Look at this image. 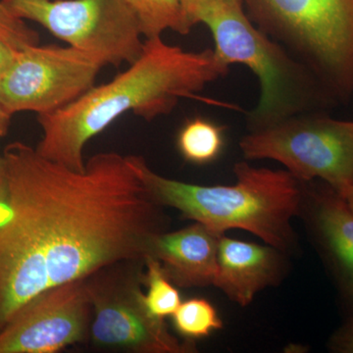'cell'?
Wrapping results in <instances>:
<instances>
[{"label": "cell", "mask_w": 353, "mask_h": 353, "mask_svg": "<svg viewBox=\"0 0 353 353\" xmlns=\"http://www.w3.org/2000/svg\"><path fill=\"white\" fill-rule=\"evenodd\" d=\"M202 23L210 30L215 53L224 63L245 65L259 79V101L248 113L250 131L297 114L312 112L319 101V81L253 24L246 15L243 1L215 7Z\"/></svg>", "instance_id": "obj_4"}, {"label": "cell", "mask_w": 353, "mask_h": 353, "mask_svg": "<svg viewBox=\"0 0 353 353\" xmlns=\"http://www.w3.org/2000/svg\"><path fill=\"white\" fill-rule=\"evenodd\" d=\"M139 262H121L85 279L92 304V343L99 347L134 353L196 352L192 341L179 340L164 319L150 312L141 287L143 273L134 268Z\"/></svg>", "instance_id": "obj_7"}, {"label": "cell", "mask_w": 353, "mask_h": 353, "mask_svg": "<svg viewBox=\"0 0 353 353\" xmlns=\"http://www.w3.org/2000/svg\"><path fill=\"white\" fill-rule=\"evenodd\" d=\"M0 41L14 50H22L39 44V32L29 27L24 20L14 17L0 1Z\"/></svg>", "instance_id": "obj_18"}, {"label": "cell", "mask_w": 353, "mask_h": 353, "mask_svg": "<svg viewBox=\"0 0 353 353\" xmlns=\"http://www.w3.org/2000/svg\"><path fill=\"white\" fill-rule=\"evenodd\" d=\"M0 203V330L43 292L101 269L143 261L168 226L130 155L99 152L83 171L14 141Z\"/></svg>", "instance_id": "obj_1"}, {"label": "cell", "mask_w": 353, "mask_h": 353, "mask_svg": "<svg viewBox=\"0 0 353 353\" xmlns=\"http://www.w3.org/2000/svg\"><path fill=\"white\" fill-rule=\"evenodd\" d=\"M99 58L72 46H29L0 75V103L9 113L48 114L66 108L95 85Z\"/></svg>", "instance_id": "obj_9"}, {"label": "cell", "mask_w": 353, "mask_h": 353, "mask_svg": "<svg viewBox=\"0 0 353 353\" xmlns=\"http://www.w3.org/2000/svg\"><path fill=\"white\" fill-rule=\"evenodd\" d=\"M92 304L85 280L37 296L0 330V353H54L85 340Z\"/></svg>", "instance_id": "obj_10"}, {"label": "cell", "mask_w": 353, "mask_h": 353, "mask_svg": "<svg viewBox=\"0 0 353 353\" xmlns=\"http://www.w3.org/2000/svg\"><path fill=\"white\" fill-rule=\"evenodd\" d=\"M243 1V0H180L185 19L190 29L201 24L204 17L215 7L229 2Z\"/></svg>", "instance_id": "obj_19"}, {"label": "cell", "mask_w": 353, "mask_h": 353, "mask_svg": "<svg viewBox=\"0 0 353 353\" xmlns=\"http://www.w3.org/2000/svg\"><path fill=\"white\" fill-rule=\"evenodd\" d=\"M283 253L267 243H246L223 234L213 285L234 303L250 305L259 292L283 278Z\"/></svg>", "instance_id": "obj_11"}, {"label": "cell", "mask_w": 353, "mask_h": 353, "mask_svg": "<svg viewBox=\"0 0 353 353\" xmlns=\"http://www.w3.org/2000/svg\"><path fill=\"white\" fill-rule=\"evenodd\" d=\"M301 214L333 267L341 292L353 309V212L333 188L306 190Z\"/></svg>", "instance_id": "obj_12"}, {"label": "cell", "mask_w": 353, "mask_h": 353, "mask_svg": "<svg viewBox=\"0 0 353 353\" xmlns=\"http://www.w3.org/2000/svg\"><path fill=\"white\" fill-rule=\"evenodd\" d=\"M134 14L143 39L162 37L166 31L188 34L192 29L183 16L180 0H123Z\"/></svg>", "instance_id": "obj_14"}, {"label": "cell", "mask_w": 353, "mask_h": 353, "mask_svg": "<svg viewBox=\"0 0 353 353\" xmlns=\"http://www.w3.org/2000/svg\"><path fill=\"white\" fill-rule=\"evenodd\" d=\"M17 51L19 50H14L3 41H0V75L12 63Z\"/></svg>", "instance_id": "obj_21"}, {"label": "cell", "mask_w": 353, "mask_h": 353, "mask_svg": "<svg viewBox=\"0 0 353 353\" xmlns=\"http://www.w3.org/2000/svg\"><path fill=\"white\" fill-rule=\"evenodd\" d=\"M7 194V171L3 155H0V203Z\"/></svg>", "instance_id": "obj_23"}, {"label": "cell", "mask_w": 353, "mask_h": 353, "mask_svg": "<svg viewBox=\"0 0 353 353\" xmlns=\"http://www.w3.org/2000/svg\"><path fill=\"white\" fill-rule=\"evenodd\" d=\"M12 114L9 113L6 108L0 103V139L7 136L10 128Z\"/></svg>", "instance_id": "obj_22"}, {"label": "cell", "mask_w": 353, "mask_h": 353, "mask_svg": "<svg viewBox=\"0 0 353 353\" xmlns=\"http://www.w3.org/2000/svg\"><path fill=\"white\" fill-rule=\"evenodd\" d=\"M221 236L196 222L179 231L157 234L148 255L160 262L176 287H208L214 284Z\"/></svg>", "instance_id": "obj_13"}, {"label": "cell", "mask_w": 353, "mask_h": 353, "mask_svg": "<svg viewBox=\"0 0 353 353\" xmlns=\"http://www.w3.org/2000/svg\"><path fill=\"white\" fill-rule=\"evenodd\" d=\"M172 317L176 332L190 341L208 336L223 327L214 306L197 297L181 303Z\"/></svg>", "instance_id": "obj_17"}, {"label": "cell", "mask_w": 353, "mask_h": 353, "mask_svg": "<svg viewBox=\"0 0 353 353\" xmlns=\"http://www.w3.org/2000/svg\"><path fill=\"white\" fill-rule=\"evenodd\" d=\"M143 264L145 272L143 274V284L148 288L145 294L146 305L153 315L165 319L167 316L173 315L182 303L180 292L167 277L157 259L148 255Z\"/></svg>", "instance_id": "obj_16"}, {"label": "cell", "mask_w": 353, "mask_h": 353, "mask_svg": "<svg viewBox=\"0 0 353 353\" xmlns=\"http://www.w3.org/2000/svg\"><path fill=\"white\" fill-rule=\"evenodd\" d=\"M331 348L336 352L353 353V318L334 334Z\"/></svg>", "instance_id": "obj_20"}, {"label": "cell", "mask_w": 353, "mask_h": 353, "mask_svg": "<svg viewBox=\"0 0 353 353\" xmlns=\"http://www.w3.org/2000/svg\"><path fill=\"white\" fill-rule=\"evenodd\" d=\"M176 146L188 162L199 165L210 163L222 152L224 127L201 117L187 121L179 132Z\"/></svg>", "instance_id": "obj_15"}, {"label": "cell", "mask_w": 353, "mask_h": 353, "mask_svg": "<svg viewBox=\"0 0 353 353\" xmlns=\"http://www.w3.org/2000/svg\"><path fill=\"white\" fill-rule=\"evenodd\" d=\"M153 199L218 234L240 229L283 252L296 245L292 220L301 215L303 185L287 170L234 165L233 185H192L159 175L145 158L130 155Z\"/></svg>", "instance_id": "obj_3"}, {"label": "cell", "mask_w": 353, "mask_h": 353, "mask_svg": "<svg viewBox=\"0 0 353 353\" xmlns=\"http://www.w3.org/2000/svg\"><path fill=\"white\" fill-rule=\"evenodd\" d=\"M229 67L214 50L188 51L165 43L162 37L145 39L138 59L112 80L94 85L66 108L38 115L43 134L36 150L46 159L83 171L88 141L124 114L150 122L189 99L236 109L199 95L209 83L226 76Z\"/></svg>", "instance_id": "obj_2"}, {"label": "cell", "mask_w": 353, "mask_h": 353, "mask_svg": "<svg viewBox=\"0 0 353 353\" xmlns=\"http://www.w3.org/2000/svg\"><path fill=\"white\" fill-rule=\"evenodd\" d=\"M338 192L339 194L345 199L348 208H350V210L353 212V183L348 185L347 187L343 188V190H341L340 192Z\"/></svg>", "instance_id": "obj_24"}, {"label": "cell", "mask_w": 353, "mask_h": 353, "mask_svg": "<svg viewBox=\"0 0 353 353\" xmlns=\"http://www.w3.org/2000/svg\"><path fill=\"white\" fill-rule=\"evenodd\" d=\"M240 148L246 160L277 161L303 183L321 179L336 192L353 183V121L297 114L250 131Z\"/></svg>", "instance_id": "obj_6"}, {"label": "cell", "mask_w": 353, "mask_h": 353, "mask_svg": "<svg viewBox=\"0 0 353 353\" xmlns=\"http://www.w3.org/2000/svg\"><path fill=\"white\" fill-rule=\"evenodd\" d=\"M21 20L41 25L67 46L90 53L104 66L138 59L145 39L123 0H0Z\"/></svg>", "instance_id": "obj_8"}, {"label": "cell", "mask_w": 353, "mask_h": 353, "mask_svg": "<svg viewBox=\"0 0 353 353\" xmlns=\"http://www.w3.org/2000/svg\"><path fill=\"white\" fill-rule=\"evenodd\" d=\"M246 15L334 92H353V0H243Z\"/></svg>", "instance_id": "obj_5"}]
</instances>
